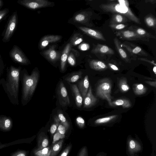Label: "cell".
<instances>
[{
	"instance_id": "9a60e30c",
	"label": "cell",
	"mask_w": 156,
	"mask_h": 156,
	"mask_svg": "<svg viewBox=\"0 0 156 156\" xmlns=\"http://www.w3.org/2000/svg\"><path fill=\"white\" fill-rule=\"evenodd\" d=\"M97 101V98L93 95L91 86L83 98L84 107L89 108L93 105Z\"/></svg>"
},
{
	"instance_id": "ac0fdd59",
	"label": "cell",
	"mask_w": 156,
	"mask_h": 156,
	"mask_svg": "<svg viewBox=\"0 0 156 156\" xmlns=\"http://www.w3.org/2000/svg\"><path fill=\"white\" fill-rule=\"evenodd\" d=\"M55 46L51 47L48 50L44 51L43 54L49 60L52 62L57 60L59 58V53L55 49Z\"/></svg>"
},
{
	"instance_id": "44dd1931",
	"label": "cell",
	"mask_w": 156,
	"mask_h": 156,
	"mask_svg": "<svg viewBox=\"0 0 156 156\" xmlns=\"http://www.w3.org/2000/svg\"><path fill=\"white\" fill-rule=\"evenodd\" d=\"M71 89L75 96V100L76 105L80 108L82 105L83 98L79 90L78 87L76 84L71 86Z\"/></svg>"
},
{
	"instance_id": "7bdbcfd3",
	"label": "cell",
	"mask_w": 156,
	"mask_h": 156,
	"mask_svg": "<svg viewBox=\"0 0 156 156\" xmlns=\"http://www.w3.org/2000/svg\"><path fill=\"white\" fill-rule=\"evenodd\" d=\"M56 132L55 133L53 136V141L52 144H54L58 140L60 139H62L63 138L62 137L61 134L58 132V131L56 130Z\"/></svg>"
},
{
	"instance_id": "d590c367",
	"label": "cell",
	"mask_w": 156,
	"mask_h": 156,
	"mask_svg": "<svg viewBox=\"0 0 156 156\" xmlns=\"http://www.w3.org/2000/svg\"><path fill=\"white\" fill-rule=\"evenodd\" d=\"M10 156H27V153L26 151L18 150L12 153Z\"/></svg>"
},
{
	"instance_id": "3957f363",
	"label": "cell",
	"mask_w": 156,
	"mask_h": 156,
	"mask_svg": "<svg viewBox=\"0 0 156 156\" xmlns=\"http://www.w3.org/2000/svg\"><path fill=\"white\" fill-rule=\"evenodd\" d=\"M20 77L22 85L21 103L25 105L31 99L36 88L39 77L38 72L34 70L29 75L24 70L20 72Z\"/></svg>"
},
{
	"instance_id": "ffe728a7",
	"label": "cell",
	"mask_w": 156,
	"mask_h": 156,
	"mask_svg": "<svg viewBox=\"0 0 156 156\" xmlns=\"http://www.w3.org/2000/svg\"><path fill=\"white\" fill-rule=\"evenodd\" d=\"M71 48V44L68 43L65 47L62 52L61 58V69L62 71L65 69L66 61Z\"/></svg>"
},
{
	"instance_id": "4316f807",
	"label": "cell",
	"mask_w": 156,
	"mask_h": 156,
	"mask_svg": "<svg viewBox=\"0 0 156 156\" xmlns=\"http://www.w3.org/2000/svg\"><path fill=\"white\" fill-rule=\"evenodd\" d=\"M82 74V72L81 71L74 72L69 75L65 80L69 82H75L81 78Z\"/></svg>"
},
{
	"instance_id": "b9f144b4",
	"label": "cell",
	"mask_w": 156,
	"mask_h": 156,
	"mask_svg": "<svg viewBox=\"0 0 156 156\" xmlns=\"http://www.w3.org/2000/svg\"><path fill=\"white\" fill-rule=\"evenodd\" d=\"M77 124L78 126L81 128H83L85 125V121L84 119L81 117L79 116L76 119Z\"/></svg>"
},
{
	"instance_id": "cb8c5ba5",
	"label": "cell",
	"mask_w": 156,
	"mask_h": 156,
	"mask_svg": "<svg viewBox=\"0 0 156 156\" xmlns=\"http://www.w3.org/2000/svg\"><path fill=\"white\" fill-rule=\"evenodd\" d=\"M128 19L125 16L118 14H114L110 22V24H122L126 22Z\"/></svg>"
},
{
	"instance_id": "d6986e66",
	"label": "cell",
	"mask_w": 156,
	"mask_h": 156,
	"mask_svg": "<svg viewBox=\"0 0 156 156\" xmlns=\"http://www.w3.org/2000/svg\"><path fill=\"white\" fill-rule=\"evenodd\" d=\"M114 42L116 50L121 58L126 62H129L130 60L127 53L122 48L121 43L117 38L114 39Z\"/></svg>"
},
{
	"instance_id": "5b68a950",
	"label": "cell",
	"mask_w": 156,
	"mask_h": 156,
	"mask_svg": "<svg viewBox=\"0 0 156 156\" xmlns=\"http://www.w3.org/2000/svg\"><path fill=\"white\" fill-rule=\"evenodd\" d=\"M18 23V17L16 10L14 11L9 17L6 27L2 36V41L4 43L8 42L13 35Z\"/></svg>"
},
{
	"instance_id": "8d00e7d4",
	"label": "cell",
	"mask_w": 156,
	"mask_h": 156,
	"mask_svg": "<svg viewBox=\"0 0 156 156\" xmlns=\"http://www.w3.org/2000/svg\"><path fill=\"white\" fill-rule=\"evenodd\" d=\"M66 130V127L60 122L57 128V130L58 131L63 138H64L65 136V134Z\"/></svg>"
},
{
	"instance_id": "6f0895ef",
	"label": "cell",
	"mask_w": 156,
	"mask_h": 156,
	"mask_svg": "<svg viewBox=\"0 0 156 156\" xmlns=\"http://www.w3.org/2000/svg\"><path fill=\"white\" fill-rule=\"evenodd\" d=\"M2 143L1 142H0V145H2Z\"/></svg>"
},
{
	"instance_id": "e0dca14e",
	"label": "cell",
	"mask_w": 156,
	"mask_h": 156,
	"mask_svg": "<svg viewBox=\"0 0 156 156\" xmlns=\"http://www.w3.org/2000/svg\"><path fill=\"white\" fill-rule=\"evenodd\" d=\"M61 36L57 35H48L43 37L41 41L40 47L43 48L47 46L49 43L59 41Z\"/></svg>"
},
{
	"instance_id": "7a4b0ae2",
	"label": "cell",
	"mask_w": 156,
	"mask_h": 156,
	"mask_svg": "<svg viewBox=\"0 0 156 156\" xmlns=\"http://www.w3.org/2000/svg\"><path fill=\"white\" fill-rule=\"evenodd\" d=\"M100 8L104 12L123 15L128 20L139 24H141L140 19L132 12L129 7V2L126 0H119L102 4Z\"/></svg>"
},
{
	"instance_id": "f1b7e54d",
	"label": "cell",
	"mask_w": 156,
	"mask_h": 156,
	"mask_svg": "<svg viewBox=\"0 0 156 156\" xmlns=\"http://www.w3.org/2000/svg\"><path fill=\"white\" fill-rule=\"evenodd\" d=\"M146 25L149 27L155 29L156 20L154 17L151 15H148L145 18Z\"/></svg>"
},
{
	"instance_id": "ba28073f",
	"label": "cell",
	"mask_w": 156,
	"mask_h": 156,
	"mask_svg": "<svg viewBox=\"0 0 156 156\" xmlns=\"http://www.w3.org/2000/svg\"><path fill=\"white\" fill-rule=\"evenodd\" d=\"M116 36L122 39L131 40H141L143 41H149V39L142 37L138 35L134 32L129 30H125L117 31L115 33Z\"/></svg>"
},
{
	"instance_id": "f546056e",
	"label": "cell",
	"mask_w": 156,
	"mask_h": 156,
	"mask_svg": "<svg viewBox=\"0 0 156 156\" xmlns=\"http://www.w3.org/2000/svg\"><path fill=\"white\" fill-rule=\"evenodd\" d=\"M51 147H46L39 150H35L34 151L35 156H49Z\"/></svg>"
},
{
	"instance_id": "4fadbf2b",
	"label": "cell",
	"mask_w": 156,
	"mask_h": 156,
	"mask_svg": "<svg viewBox=\"0 0 156 156\" xmlns=\"http://www.w3.org/2000/svg\"><path fill=\"white\" fill-rule=\"evenodd\" d=\"M129 30L134 32L138 35L146 38L156 39L155 36L148 32L144 29L135 26H131Z\"/></svg>"
},
{
	"instance_id": "ab89813d",
	"label": "cell",
	"mask_w": 156,
	"mask_h": 156,
	"mask_svg": "<svg viewBox=\"0 0 156 156\" xmlns=\"http://www.w3.org/2000/svg\"><path fill=\"white\" fill-rule=\"evenodd\" d=\"M86 19L85 15L83 14L80 13L76 15L74 17V20L75 21L81 22H83Z\"/></svg>"
},
{
	"instance_id": "9f6ffc18",
	"label": "cell",
	"mask_w": 156,
	"mask_h": 156,
	"mask_svg": "<svg viewBox=\"0 0 156 156\" xmlns=\"http://www.w3.org/2000/svg\"><path fill=\"white\" fill-rule=\"evenodd\" d=\"M2 65L1 64V63H0V71H1V69H2Z\"/></svg>"
},
{
	"instance_id": "f907efd6",
	"label": "cell",
	"mask_w": 156,
	"mask_h": 156,
	"mask_svg": "<svg viewBox=\"0 0 156 156\" xmlns=\"http://www.w3.org/2000/svg\"><path fill=\"white\" fill-rule=\"evenodd\" d=\"M109 66L112 69L114 70L117 71L119 70L118 67L114 64L109 63Z\"/></svg>"
},
{
	"instance_id": "d4e9b609",
	"label": "cell",
	"mask_w": 156,
	"mask_h": 156,
	"mask_svg": "<svg viewBox=\"0 0 156 156\" xmlns=\"http://www.w3.org/2000/svg\"><path fill=\"white\" fill-rule=\"evenodd\" d=\"M112 106H121L123 108H128L131 106L130 101L128 100L123 99H118L112 102Z\"/></svg>"
},
{
	"instance_id": "60d3db41",
	"label": "cell",
	"mask_w": 156,
	"mask_h": 156,
	"mask_svg": "<svg viewBox=\"0 0 156 156\" xmlns=\"http://www.w3.org/2000/svg\"><path fill=\"white\" fill-rule=\"evenodd\" d=\"M67 60L69 63L72 66H74L76 64V61L72 53H71L67 58Z\"/></svg>"
},
{
	"instance_id": "603a6c76",
	"label": "cell",
	"mask_w": 156,
	"mask_h": 156,
	"mask_svg": "<svg viewBox=\"0 0 156 156\" xmlns=\"http://www.w3.org/2000/svg\"><path fill=\"white\" fill-rule=\"evenodd\" d=\"M90 66L91 69L97 70H104L107 67L106 65L102 62L95 60L90 62Z\"/></svg>"
},
{
	"instance_id": "30bf717a",
	"label": "cell",
	"mask_w": 156,
	"mask_h": 156,
	"mask_svg": "<svg viewBox=\"0 0 156 156\" xmlns=\"http://www.w3.org/2000/svg\"><path fill=\"white\" fill-rule=\"evenodd\" d=\"M57 93L61 105L64 106L70 104V101L67 90L62 82H61L58 85Z\"/></svg>"
},
{
	"instance_id": "816d5d0a",
	"label": "cell",
	"mask_w": 156,
	"mask_h": 156,
	"mask_svg": "<svg viewBox=\"0 0 156 156\" xmlns=\"http://www.w3.org/2000/svg\"><path fill=\"white\" fill-rule=\"evenodd\" d=\"M145 82L152 86L156 87V81H145Z\"/></svg>"
},
{
	"instance_id": "e575fe53",
	"label": "cell",
	"mask_w": 156,
	"mask_h": 156,
	"mask_svg": "<svg viewBox=\"0 0 156 156\" xmlns=\"http://www.w3.org/2000/svg\"><path fill=\"white\" fill-rule=\"evenodd\" d=\"M58 117L60 122L66 127L67 130L69 128V124L64 115L62 113H59L58 115Z\"/></svg>"
},
{
	"instance_id": "836d02e7",
	"label": "cell",
	"mask_w": 156,
	"mask_h": 156,
	"mask_svg": "<svg viewBox=\"0 0 156 156\" xmlns=\"http://www.w3.org/2000/svg\"><path fill=\"white\" fill-rule=\"evenodd\" d=\"M54 123L51 127L50 132L51 134H54L56 131L59 123L60 121L58 117L56 116L54 118Z\"/></svg>"
},
{
	"instance_id": "277c9868",
	"label": "cell",
	"mask_w": 156,
	"mask_h": 156,
	"mask_svg": "<svg viewBox=\"0 0 156 156\" xmlns=\"http://www.w3.org/2000/svg\"><path fill=\"white\" fill-rule=\"evenodd\" d=\"M111 88V81L108 79H105L99 82L96 90L97 95L102 99L106 100L111 106H112L110 95Z\"/></svg>"
},
{
	"instance_id": "74e56055",
	"label": "cell",
	"mask_w": 156,
	"mask_h": 156,
	"mask_svg": "<svg viewBox=\"0 0 156 156\" xmlns=\"http://www.w3.org/2000/svg\"><path fill=\"white\" fill-rule=\"evenodd\" d=\"M9 12L8 8L0 10V22L5 19Z\"/></svg>"
},
{
	"instance_id": "4dcf8cb0",
	"label": "cell",
	"mask_w": 156,
	"mask_h": 156,
	"mask_svg": "<svg viewBox=\"0 0 156 156\" xmlns=\"http://www.w3.org/2000/svg\"><path fill=\"white\" fill-rule=\"evenodd\" d=\"M83 41V36L80 34L76 33L74 35L70 41L71 44L73 46L76 45Z\"/></svg>"
},
{
	"instance_id": "484cf974",
	"label": "cell",
	"mask_w": 156,
	"mask_h": 156,
	"mask_svg": "<svg viewBox=\"0 0 156 156\" xmlns=\"http://www.w3.org/2000/svg\"><path fill=\"white\" fill-rule=\"evenodd\" d=\"M63 142V140L62 139L53 144L52 146L51 147L49 156H55L57 154L61 149Z\"/></svg>"
},
{
	"instance_id": "83f0119b",
	"label": "cell",
	"mask_w": 156,
	"mask_h": 156,
	"mask_svg": "<svg viewBox=\"0 0 156 156\" xmlns=\"http://www.w3.org/2000/svg\"><path fill=\"white\" fill-rule=\"evenodd\" d=\"M147 89V88L142 84H134L133 86L134 92L137 95L144 94L146 92Z\"/></svg>"
},
{
	"instance_id": "1f68e13d",
	"label": "cell",
	"mask_w": 156,
	"mask_h": 156,
	"mask_svg": "<svg viewBox=\"0 0 156 156\" xmlns=\"http://www.w3.org/2000/svg\"><path fill=\"white\" fill-rule=\"evenodd\" d=\"M119 85L121 90L123 92H126L129 89V87L128 85L126 79L125 78L121 79L119 82Z\"/></svg>"
},
{
	"instance_id": "11a10c76",
	"label": "cell",
	"mask_w": 156,
	"mask_h": 156,
	"mask_svg": "<svg viewBox=\"0 0 156 156\" xmlns=\"http://www.w3.org/2000/svg\"><path fill=\"white\" fill-rule=\"evenodd\" d=\"M153 71L154 73L155 74H156V66H154L153 69Z\"/></svg>"
},
{
	"instance_id": "9c48e42d",
	"label": "cell",
	"mask_w": 156,
	"mask_h": 156,
	"mask_svg": "<svg viewBox=\"0 0 156 156\" xmlns=\"http://www.w3.org/2000/svg\"><path fill=\"white\" fill-rule=\"evenodd\" d=\"M121 45L133 56L135 55L145 56H148L147 54L141 47L130 42L126 41L121 43Z\"/></svg>"
},
{
	"instance_id": "8fae6325",
	"label": "cell",
	"mask_w": 156,
	"mask_h": 156,
	"mask_svg": "<svg viewBox=\"0 0 156 156\" xmlns=\"http://www.w3.org/2000/svg\"><path fill=\"white\" fill-rule=\"evenodd\" d=\"M13 126L12 120L9 117L0 116V130L4 132L10 131Z\"/></svg>"
},
{
	"instance_id": "db71d44e",
	"label": "cell",
	"mask_w": 156,
	"mask_h": 156,
	"mask_svg": "<svg viewBox=\"0 0 156 156\" xmlns=\"http://www.w3.org/2000/svg\"><path fill=\"white\" fill-rule=\"evenodd\" d=\"M4 4L3 1L0 0V9L3 6Z\"/></svg>"
},
{
	"instance_id": "f5cc1de1",
	"label": "cell",
	"mask_w": 156,
	"mask_h": 156,
	"mask_svg": "<svg viewBox=\"0 0 156 156\" xmlns=\"http://www.w3.org/2000/svg\"><path fill=\"white\" fill-rule=\"evenodd\" d=\"M156 2V1L155 0H147L145 1L146 3L150 2L152 4L155 3Z\"/></svg>"
},
{
	"instance_id": "d6a6232c",
	"label": "cell",
	"mask_w": 156,
	"mask_h": 156,
	"mask_svg": "<svg viewBox=\"0 0 156 156\" xmlns=\"http://www.w3.org/2000/svg\"><path fill=\"white\" fill-rule=\"evenodd\" d=\"M117 115H114L99 118L96 119L95 121V123L96 124H101L106 123L112 120L115 119L117 117Z\"/></svg>"
},
{
	"instance_id": "ee69618b",
	"label": "cell",
	"mask_w": 156,
	"mask_h": 156,
	"mask_svg": "<svg viewBox=\"0 0 156 156\" xmlns=\"http://www.w3.org/2000/svg\"><path fill=\"white\" fill-rule=\"evenodd\" d=\"M21 141V140H19L9 143L2 144L0 145V149L11 145L21 143H20Z\"/></svg>"
},
{
	"instance_id": "bcb514c9",
	"label": "cell",
	"mask_w": 156,
	"mask_h": 156,
	"mask_svg": "<svg viewBox=\"0 0 156 156\" xmlns=\"http://www.w3.org/2000/svg\"><path fill=\"white\" fill-rule=\"evenodd\" d=\"M72 146L69 145L66 147L64 149L60 156H67V155L71 149Z\"/></svg>"
},
{
	"instance_id": "c3c4849f",
	"label": "cell",
	"mask_w": 156,
	"mask_h": 156,
	"mask_svg": "<svg viewBox=\"0 0 156 156\" xmlns=\"http://www.w3.org/2000/svg\"><path fill=\"white\" fill-rule=\"evenodd\" d=\"M138 59L141 61H143L146 62H148L150 64H151L153 65H154V66H156V63L154 62V61H151L147 59V58H138Z\"/></svg>"
},
{
	"instance_id": "f35d334b",
	"label": "cell",
	"mask_w": 156,
	"mask_h": 156,
	"mask_svg": "<svg viewBox=\"0 0 156 156\" xmlns=\"http://www.w3.org/2000/svg\"><path fill=\"white\" fill-rule=\"evenodd\" d=\"M127 25L123 24H110V27L112 29L116 30H122L126 27Z\"/></svg>"
},
{
	"instance_id": "7dc6e473",
	"label": "cell",
	"mask_w": 156,
	"mask_h": 156,
	"mask_svg": "<svg viewBox=\"0 0 156 156\" xmlns=\"http://www.w3.org/2000/svg\"><path fill=\"white\" fill-rule=\"evenodd\" d=\"M78 156H87V149L84 147L80 150Z\"/></svg>"
},
{
	"instance_id": "7c38bea8",
	"label": "cell",
	"mask_w": 156,
	"mask_h": 156,
	"mask_svg": "<svg viewBox=\"0 0 156 156\" xmlns=\"http://www.w3.org/2000/svg\"><path fill=\"white\" fill-rule=\"evenodd\" d=\"M79 28L85 33L95 39L104 41L106 40L102 34L98 31L85 27H79Z\"/></svg>"
},
{
	"instance_id": "5bb4252c",
	"label": "cell",
	"mask_w": 156,
	"mask_h": 156,
	"mask_svg": "<svg viewBox=\"0 0 156 156\" xmlns=\"http://www.w3.org/2000/svg\"><path fill=\"white\" fill-rule=\"evenodd\" d=\"M89 86V83L88 76L86 75L78 83V88L83 99L87 92Z\"/></svg>"
},
{
	"instance_id": "681fc988",
	"label": "cell",
	"mask_w": 156,
	"mask_h": 156,
	"mask_svg": "<svg viewBox=\"0 0 156 156\" xmlns=\"http://www.w3.org/2000/svg\"><path fill=\"white\" fill-rule=\"evenodd\" d=\"M129 145L130 148L133 149L135 147L136 144L135 141L132 140L130 141Z\"/></svg>"
},
{
	"instance_id": "7402d4cb",
	"label": "cell",
	"mask_w": 156,
	"mask_h": 156,
	"mask_svg": "<svg viewBox=\"0 0 156 156\" xmlns=\"http://www.w3.org/2000/svg\"><path fill=\"white\" fill-rule=\"evenodd\" d=\"M48 144L47 136L44 133H41L39 136L38 140V147L36 149L39 150L47 147Z\"/></svg>"
},
{
	"instance_id": "f6af8a7d",
	"label": "cell",
	"mask_w": 156,
	"mask_h": 156,
	"mask_svg": "<svg viewBox=\"0 0 156 156\" xmlns=\"http://www.w3.org/2000/svg\"><path fill=\"white\" fill-rule=\"evenodd\" d=\"M90 45L87 43H83L80 44L78 46V48L82 51H86L89 49Z\"/></svg>"
},
{
	"instance_id": "6da1fadb",
	"label": "cell",
	"mask_w": 156,
	"mask_h": 156,
	"mask_svg": "<svg viewBox=\"0 0 156 156\" xmlns=\"http://www.w3.org/2000/svg\"><path fill=\"white\" fill-rule=\"evenodd\" d=\"M20 67H16L11 66L7 69L6 80L2 79L0 84L7 94L10 102L13 105H18V93Z\"/></svg>"
},
{
	"instance_id": "2e32d148",
	"label": "cell",
	"mask_w": 156,
	"mask_h": 156,
	"mask_svg": "<svg viewBox=\"0 0 156 156\" xmlns=\"http://www.w3.org/2000/svg\"><path fill=\"white\" fill-rule=\"evenodd\" d=\"M94 54L99 53L106 55H113L114 52L110 48L105 45L98 44L92 50Z\"/></svg>"
},
{
	"instance_id": "52a82bcc",
	"label": "cell",
	"mask_w": 156,
	"mask_h": 156,
	"mask_svg": "<svg viewBox=\"0 0 156 156\" xmlns=\"http://www.w3.org/2000/svg\"><path fill=\"white\" fill-rule=\"evenodd\" d=\"M18 4L31 9L45 7L50 5L51 2L45 0H19Z\"/></svg>"
},
{
	"instance_id": "8992f818",
	"label": "cell",
	"mask_w": 156,
	"mask_h": 156,
	"mask_svg": "<svg viewBox=\"0 0 156 156\" xmlns=\"http://www.w3.org/2000/svg\"><path fill=\"white\" fill-rule=\"evenodd\" d=\"M10 57L15 62L21 65H27L30 61L24 53L18 46L15 45L9 53Z\"/></svg>"
}]
</instances>
